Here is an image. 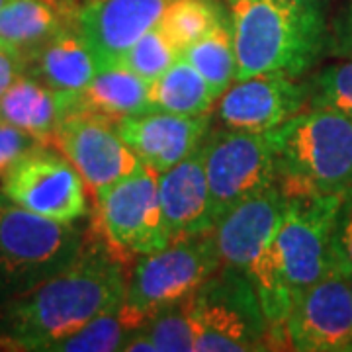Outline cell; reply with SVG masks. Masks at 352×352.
<instances>
[{
    "label": "cell",
    "instance_id": "28",
    "mask_svg": "<svg viewBox=\"0 0 352 352\" xmlns=\"http://www.w3.org/2000/svg\"><path fill=\"white\" fill-rule=\"evenodd\" d=\"M309 100L307 106L331 108L346 116L352 122V61L342 59V63L329 65L321 69L307 82Z\"/></svg>",
    "mask_w": 352,
    "mask_h": 352
},
{
    "label": "cell",
    "instance_id": "30",
    "mask_svg": "<svg viewBox=\"0 0 352 352\" xmlns=\"http://www.w3.org/2000/svg\"><path fill=\"white\" fill-rule=\"evenodd\" d=\"M39 143L43 141L32 138L30 133H25L18 127L0 122V178L6 175L25 153L32 151Z\"/></svg>",
    "mask_w": 352,
    "mask_h": 352
},
{
    "label": "cell",
    "instance_id": "32",
    "mask_svg": "<svg viewBox=\"0 0 352 352\" xmlns=\"http://www.w3.org/2000/svg\"><path fill=\"white\" fill-rule=\"evenodd\" d=\"M20 75H24V63L10 51L0 47V94Z\"/></svg>",
    "mask_w": 352,
    "mask_h": 352
},
{
    "label": "cell",
    "instance_id": "9",
    "mask_svg": "<svg viewBox=\"0 0 352 352\" xmlns=\"http://www.w3.org/2000/svg\"><path fill=\"white\" fill-rule=\"evenodd\" d=\"M87 184L53 143H39L0 178V192L34 214L63 223L90 214Z\"/></svg>",
    "mask_w": 352,
    "mask_h": 352
},
{
    "label": "cell",
    "instance_id": "7",
    "mask_svg": "<svg viewBox=\"0 0 352 352\" xmlns=\"http://www.w3.org/2000/svg\"><path fill=\"white\" fill-rule=\"evenodd\" d=\"M92 229L126 258L159 251L170 243L151 168L126 176L94 194Z\"/></svg>",
    "mask_w": 352,
    "mask_h": 352
},
{
    "label": "cell",
    "instance_id": "27",
    "mask_svg": "<svg viewBox=\"0 0 352 352\" xmlns=\"http://www.w3.org/2000/svg\"><path fill=\"white\" fill-rule=\"evenodd\" d=\"M180 55L182 51L164 36V32L157 24L129 47L120 63L126 65L129 71L151 85Z\"/></svg>",
    "mask_w": 352,
    "mask_h": 352
},
{
    "label": "cell",
    "instance_id": "12",
    "mask_svg": "<svg viewBox=\"0 0 352 352\" xmlns=\"http://www.w3.org/2000/svg\"><path fill=\"white\" fill-rule=\"evenodd\" d=\"M51 143L73 163L92 194L145 168L138 155L118 135L113 120L100 113L76 112L69 116Z\"/></svg>",
    "mask_w": 352,
    "mask_h": 352
},
{
    "label": "cell",
    "instance_id": "26",
    "mask_svg": "<svg viewBox=\"0 0 352 352\" xmlns=\"http://www.w3.org/2000/svg\"><path fill=\"white\" fill-rule=\"evenodd\" d=\"M153 352H194L196 339L190 319V298L164 305L141 325Z\"/></svg>",
    "mask_w": 352,
    "mask_h": 352
},
{
    "label": "cell",
    "instance_id": "34",
    "mask_svg": "<svg viewBox=\"0 0 352 352\" xmlns=\"http://www.w3.org/2000/svg\"><path fill=\"white\" fill-rule=\"evenodd\" d=\"M4 2H6V0H0V8H2V4H4Z\"/></svg>",
    "mask_w": 352,
    "mask_h": 352
},
{
    "label": "cell",
    "instance_id": "24",
    "mask_svg": "<svg viewBox=\"0 0 352 352\" xmlns=\"http://www.w3.org/2000/svg\"><path fill=\"white\" fill-rule=\"evenodd\" d=\"M227 16L226 2L221 0H173L164 10L159 28L178 50L184 51L208 36Z\"/></svg>",
    "mask_w": 352,
    "mask_h": 352
},
{
    "label": "cell",
    "instance_id": "20",
    "mask_svg": "<svg viewBox=\"0 0 352 352\" xmlns=\"http://www.w3.org/2000/svg\"><path fill=\"white\" fill-rule=\"evenodd\" d=\"M80 0H6L0 8V47L22 63L63 28L75 24Z\"/></svg>",
    "mask_w": 352,
    "mask_h": 352
},
{
    "label": "cell",
    "instance_id": "29",
    "mask_svg": "<svg viewBox=\"0 0 352 352\" xmlns=\"http://www.w3.org/2000/svg\"><path fill=\"white\" fill-rule=\"evenodd\" d=\"M333 272L346 274L352 270V188L344 192L337 212L331 239Z\"/></svg>",
    "mask_w": 352,
    "mask_h": 352
},
{
    "label": "cell",
    "instance_id": "19",
    "mask_svg": "<svg viewBox=\"0 0 352 352\" xmlns=\"http://www.w3.org/2000/svg\"><path fill=\"white\" fill-rule=\"evenodd\" d=\"M102 67L87 38L71 24L24 59V75L63 92H80Z\"/></svg>",
    "mask_w": 352,
    "mask_h": 352
},
{
    "label": "cell",
    "instance_id": "17",
    "mask_svg": "<svg viewBox=\"0 0 352 352\" xmlns=\"http://www.w3.org/2000/svg\"><path fill=\"white\" fill-rule=\"evenodd\" d=\"M159 198L170 241L214 229L212 198L204 166V143L173 168L157 173Z\"/></svg>",
    "mask_w": 352,
    "mask_h": 352
},
{
    "label": "cell",
    "instance_id": "5",
    "mask_svg": "<svg viewBox=\"0 0 352 352\" xmlns=\"http://www.w3.org/2000/svg\"><path fill=\"white\" fill-rule=\"evenodd\" d=\"M194 352H254L272 349L270 327L245 272L219 266L190 296Z\"/></svg>",
    "mask_w": 352,
    "mask_h": 352
},
{
    "label": "cell",
    "instance_id": "4",
    "mask_svg": "<svg viewBox=\"0 0 352 352\" xmlns=\"http://www.w3.org/2000/svg\"><path fill=\"white\" fill-rule=\"evenodd\" d=\"M85 241L80 221L34 214L0 192V305L65 270Z\"/></svg>",
    "mask_w": 352,
    "mask_h": 352
},
{
    "label": "cell",
    "instance_id": "23",
    "mask_svg": "<svg viewBox=\"0 0 352 352\" xmlns=\"http://www.w3.org/2000/svg\"><path fill=\"white\" fill-rule=\"evenodd\" d=\"M182 57L206 78L214 96L219 100V96L237 80V55L229 16L208 36L182 51Z\"/></svg>",
    "mask_w": 352,
    "mask_h": 352
},
{
    "label": "cell",
    "instance_id": "6",
    "mask_svg": "<svg viewBox=\"0 0 352 352\" xmlns=\"http://www.w3.org/2000/svg\"><path fill=\"white\" fill-rule=\"evenodd\" d=\"M219 266L212 231L175 239L159 251L139 254L120 305L124 319L131 329H139L161 307L190 298Z\"/></svg>",
    "mask_w": 352,
    "mask_h": 352
},
{
    "label": "cell",
    "instance_id": "18",
    "mask_svg": "<svg viewBox=\"0 0 352 352\" xmlns=\"http://www.w3.org/2000/svg\"><path fill=\"white\" fill-rule=\"evenodd\" d=\"M80 110L78 92H63L20 75L0 94V122L18 127L32 138L51 143L69 116Z\"/></svg>",
    "mask_w": 352,
    "mask_h": 352
},
{
    "label": "cell",
    "instance_id": "15",
    "mask_svg": "<svg viewBox=\"0 0 352 352\" xmlns=\"http://www.w3.org/2000/svg\"><path fill=\"white\" fill-rule=\"evenodd\" d=\"M288 200L289 196L276 182L221 215L212 229L221 266L247 272L276 237Z\"/></svg>",
    "mask_w": 352,
    "mask_h": 352
},
{
    "label": "cell",
    "instance_id": "1",
    "mask_svg": "<svg viewBox=\"0 0 352 352\" xmlns=\"http://www.w3.org/2000/svg\"><path fill=\"white\" fill-rule=\"evenodd\" d=\"M129 258L94 231L73 263L0 305L2 351L50 352L57 340L124 302Z\"/></svg>",
    "mask_w": 352,
    "mask_h": 352
},
{
    "label": "cell",
    "instance_id": "2",
    "mask_svg": "<svg viewBox=\"0 0 352 352\" xmlns=\"http://www.w3.org/2000/svg\"><path fill=\"white\" fill-rule=\"evenodd\" d=\"M237 55V80L303 76L327 51L321 0H226Z\"/></svg>",
    "mask_w": 352,
    "mask_h": 352
},
{
    "label": "cell",
    "instance_id": "11",
    "mask_svg": "<svg viewBox=\"0 0 352 352\" xmlns=\"http://www.w3.org/2000/svg\"><path fill=\"white\" fill-rule=\"evenodd\" d=\"M280 344L298 352L352 351V296L346 278L331 272L303 288L280 329Z\"/></svg>",
    "mask_w": 352,
    "mask_h": 352
},
{
    "label": "cell",
    "instance_id": "16",
    "mask_svg": "<svg viewBox=\"0 0 352 352\" xmlns=\"http://www.w3.org/2000/svg\"><path fill=\"white\" fill-rule=\"evenodd\" d=\"M173 0H80L76 25L100 67L118 65L129 47L161 22Z\"/></svg>",
    "mask_w": 352,
    "mask_h": 352
},
{
    "label": "cell",
    "instance_id": "22",
    "mask_svg": "<svg viewBox=\"0 0 352 352\" xmlns=\"http://www.w3.org/2000/svg\"><path fill=\"white\" fill-rule=\"evenodd\" d=\"M215 100L206 78L182 55L149 85L151 112L200 116L212 112Z\"/></svg>",
    "mask_w": 352,
    "mask_h": 352
},
{
    "label": "cell",
    "instance_id": "3",
    "mask_svg": "<svg viewBox=\"0 0 352 352\" xmlns=\"http://www.w3.org/2000/svg\"><path fill=\"white\" fill-rule=\"evenodd\" d=\"M280 188L288 196L340 194L352 188V122L311 106L268 131Z\"/></svg>",
    "mask_w": 352,
    "mask_h": 352
},
{
    "label": "cell",
    "instance_id": "8",
    "mask_svg": "<svg viewBox=\"0 0 352 352\" xmlns=\"http://www.w3.org/2000/svg\"><path fill=\"white\" fill-rule=\"evenodd\" d=\"M204 166L215 223L239 201L278 182L268 131L212 129L204 141Z\"/></svg>",
    "mask_w": 352,
    "mask_h": 352
},
{
    "label": "cell",
    "instance_id": "13",
    "mask_svg": "<svg viewBox=\"0 0 352 352\" xmlns=\"http://www.w3.org/2000/svg\"><path fill=\"white\" fill-rule=\"evenodd\" d=\"M309 100V85L284 75L235 80L217 102V118L227 129L266 133L300 113Z\"/></svg>",
    "mask_w": 352,
    "mask_h": 352
},
{
    "label": "cell",
    "instance_id": "21",
    "mask_svg": "<svg viewBox=\"0 0 352 352\" xmlns=\"http://www.w3.org/2000/svg\"><path fill=\"white\" fill-rule=\"evenodd\" d=\"M78 100L82 112L100 113L110 120L151 112L149 82L122 63L100 69L78 92Z\"/></svg>",
    "mask_w": 352,
    "mask_h": 352
},
{
    "label": "cell",
    "instance_id": "10",
    "mask_svg": "<svg viewBox=\"0 0 352 352\" xmlns=\"http://www.w3.org/2000/svg\"><path fill=\"white\" fill-rule=\"evenodd\" d=\"M342 196L344 192L289 196L270 247L296 296L333 272L331 239Z\"/></svg>",
    "mask_w": 352,
    "mask_h": 352
},
{
    "label": "cell",
    "instance_id": "33",
    "mask_svg": "<svg viewBox=\"0 0 352 352\" xmlns=\"http://www.w3.org/2000/svg\"><path fill=\"white\" fill-rule=\"evenodd\" d=\"M344 278H346V284H349V288H351V296H352V270L351 272H346Z\"/></svg>",
    "mask_w": 352,
    "mask_h": 352
},
{
    "label": "cell",
    "instance_id": "14",
    "mask_svg": "<svg viewBox=\"0 0 352 352\" xmlns=\"http://www.w3.org/2000/svg\"><path fill=\"white\" fill-rule=\"evenodd\" d=\"M113 127L141 163L155 173H164L206 141L212 131V112L200 116L145 112L118 118Z\"/></svg>",
    "mask_w": 352,
    "mask_h": 352
},
{
    "label": "cell",
    "instance_id": "25",
    "mask_svg": "<svg viewBox=\"0 0 352 352\" xmlns=\"http://www.w3.org/2000/svg\"><path fill=\"white\" fill-rule=\"evenodd\" d=\"M122 305V303H120ZM113 307L106 314L94 317L87 325L57 340L50 352H116L124 349V342L131 331L122 309Z\"/></svg>",
    "mask_w": 352,
    "mask_h": 352
},
{
    "label": "cell",
    "instance_id": "31",
    "mask_svg": "<svg viewBox=\"0 0 352 352\" xmlns=\"http://www.w3.org/2000/svg\"><path fill=\"white\" fill-rule=\"evenodd\" d=\"M327 51L329 55L337 59L352 61V0H346V4L340 8L331 24Z\"/></svg>",
    "mask_w": 352,
    "mask_h": 352
}]
</instances>
